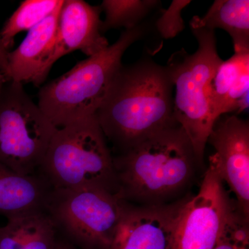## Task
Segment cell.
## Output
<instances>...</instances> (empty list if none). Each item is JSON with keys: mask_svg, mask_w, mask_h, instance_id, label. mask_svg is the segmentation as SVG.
<instances>
[{"mask_svg": "<svg viewBox=\"0 0 249 249\" xmlns=\"http://www.w3.org/2000/svg\"><path fill=\"white\" fill-rule=\"evenodd\" d=\"M173 89L166 67L151 58L122 65L96 114L107 141L119 154L178 124L174 116Z\"/></svg>", "mask_w": 249, "mask_h": 249, "instance_id": "obj_1", "label": "cell"}, {"mask_svg": "<svg viewBox=\"0 0 249 249\" xmlns=\"http://www.w3.org/2000/svg\"><path fill=\"white\" fill-rule=\"evenodd\" d=\"M113 160L118 196L142 206L166 204L186 188L199 164L178 124L142 139Z\"/></svg>", "mask_w": 249, "mask_h": 249, "instance_id": "obj_2", "label": "cell"}, {"mask_svg": "<svg viewBox=\"0 0 249 249\" xmlns=\"http://www.w3.org/2000/svg\"><path fill=\"white\" fill-rule=\"evenodd\" d=\"M149 30L148 23L142 22L123 31L106 50L78 62L65 74L40 88L37 105L55 127L96 115L122 67L124 52Z\"/></svg>", "mask_w": 249, "mask_h": 249, "instance_id": "obj_3", "label": "cell"}, {"mask_svg": "<svg viewBox=\"0 0 249 249\" xmlns=\"http://www.w3.org/2000/svg\"><path fill=\"white\" fill-rule=\"evenodd\" d=\"M38 173L53 189L98 187L117 195L114 160L96 115L57 129Z\"/></svg>", "mask_w": 249, "mask_h": 249, "instance_id": "obj_4", "label": "cell"}, {"mask_svg": "<svg viewBox=\"0 0 249 249\" xmlns=\"http://www.w3.org/2000/svg\"><path fill=\"white\" fill-rule=\"evenodd\" d=\"M191 31L198 42L196 52L191 54L181 49L170 56L165 67L175 88V121L186 132L201 164L214 124L210 107L209 83L223 60L217 53L214 31Z\"/></svg>", "mask_w": 249, "mask_h": 249, "instance_id": "obj_5", "label": "cell"}, {"mask_svg": "<svg viewBox=\"0 0 249 249\" xmlns=\"http://www.w3.org/2000/svg\"><path fill=\"white\" fill-rule=\"evenodd\" d=\"M57 129L24 85L5 83L0 89V163L20 175L37 174Z\"/></svg>", "mask_w": 249, "mask_h": 249, "instance_id": "obj_6", "label": "cell"}, {"mask_svg": "<svg viewBox=\"0 0 249 249\" xmlns=\"http://www.w3.org/2000/svg\"><path fill=\"white\" fill-rule=\"evenodd\" d=\"M125 201L98 187L52 189L47 206L56 229L85 249H109Z\"/></svg>", "mask_w": 249, "mask_h": 249, "instance_id": "obj_7", "label": "cell"}, {"mask_svg": "<svg viewBox=\"0 0 249 249\" xmlns=\"http://www.w3.org/2000/svg\"><path fill=\"white\" fill-rule=\"evenodd\" d=\"M234 209L224 182L210 164L197 194L183 206L170 249H214Z\"/></svg>", "mask_w": 249, "mask_h": 249, "instance_id": "obj_8", "label": "cell"}, {"mask_svg": "<svg viewBox=\"0 0 249 249\" xmlns=\"http://www.w3.org/2000/svg\"><path fill=\"white\" fill-rule=\"evenodd\" d=\"M208 142L215 150L210 157V164L235 195L236 207L249 219V121L235 114L220 116L214 123Z\"/></svg>", "mask_w": 249, "mask_h": 249, "instance_id": "obj_9", "label": "cell"}, {"mask_svg": "<svg viewBox=\"0 0 249 249\" xmlns=\"http://www.w3.org/2000/svg\"><path fill=\"white\" fill-rule=\"evenodd\" d=\"M188 199L142 206L125 201L109 249H170L178 217Z\"/></svg>", "mask_w": 249, "mask_h": 249, "instance_id": "obj_10", "label": "cell"}, {"mask_svg": "<svg viewBox=\"0 0 249 249\" xmlns=\"http://www.w3.org/2000/svg\"><path fill=\"white\" fill-rule=\"evenodd\" d=\"M101 12L100 6H91L83 0H64L59 13L55 41L41 75L42 83L54 63L64 55L80 51L91 57L109 47L101 32Z\"/></svg>", "mask_w": 249, "mask_h": 249, "instance_id": "obj_11", "label": "cell"}, {"mask_svg": "<svg viewBox=\"0 0 249 249\" xmlns=\"http://www.w3.org/2000/svg\"><path fill=\"white\" fill-rule=\"evenodd\" d=\"M62 3L42 22L28 31L19 47L9 52L5 74L7 80L22 85L31 83L36 87L42 84L41 75L55 41Z\"/></svg>", "mask_w": 249, "mask_h": 249, "instance_id": "obj_12", "label": "cell"}, {"mask_svg": "<svg viewBox=\"0 0 249 249\" xmlns=\"http://www.w3.org/2000/svg\"><path fill=\"white\" fill-rule=\"evenodd\" d=\"M249 52L235 53L218 67L210 81L209 99L214 123L220 116L248 109Z\"/></svg>", "mask_w": 249, "mask_h": 249, "instance_id": "obj_13", "label": "cell"}, {"mask_svg": "<svg viewBox=\"0 0 249 249\" xmlns=\"http://www.w3.org/2000/svg\"><path fill=\"white\" fill-rule=\"evenodd\" d=\"M52 189L40 174L20 175L0 163V215L47 211Z\"/></svg>", "mask_w": 249, "mask_h": 249, "instance_id": "obj_14", "label": "cell"}, {"mask_svg": "<svg viewBox=\"0 0 249 249\" xmlns=\"http://www.w3.org/2000/svg\"><path fill=\"white\" fill-rule=\"evenodd\" d=\"M56 231L47 211L9 217L0 227V249H55Z\"/></svg>", "mask_w": 249, "mask_h": 249, "instance_id": "obj_15", "label": "cell"}, {"mask_svg": "<svg viewBox=\"0 0 249 249\" xmlns=\"http://www.w3.org/2000/svg\"><path fill=\"white\" fill-rule=\"evenodd\" d=\"M191 29H222L231 37L235 53L249 52V0H217L203 17L194 16Z\"/></svg>", "mask_w": 249, "mask_h": 249, "instance_id": "obj_16", "label": "cell"}, {"mask_svg": "<svg viewBox=\"0 0 249 249\" xmlns=\"http://www.w3.org/2000/svg\"><path fill=\"white\" fill-rule=\"evenodd\" d=\"M63 0H26L6 20L0 31V41L6 50L14 46L15 37L29 31L50 16Z\"/></svg>", "mask_w": 249, "mask_h": 249, "instance_id": "obj_17", "label": "cell"}, {"mask_svg": "<svg viewBox=\"0 0 249 249\" xmlns=\"http://www.w3.org/2000/svg\"><path fill=\"white\" fill-rule=\"evenodd\" d=\"M160 5V1L157 0H104L100 6L105 13L101 32L104 34L110 29L121 28L127 30L137 27Z\"/></svg>", "mask_w": 249, "mask_h": 249, "instance_id": "obj_18", "label": "cell"}, {"mask_svg": "<svg viewBox=\"0 0 249 249\" xmlns=\"http://www.w3.org/2000/svg\"><path fill=\"white\" fill-rule=\"evenodd\" d=\"M214 249H249V219L234 209Z\"/></svg>", "mask_w": 249, "mask_h": 249, "instance_id": "obj_19", "label": "cell"}, {"mask_svg": "<svg viewBox=\"0 0 249 249\" xmlns=\"http://www.w3.org/2000/svg\"><path fill=\"white\" fill-rule=\"evenodd\" d=\"M188 0H174L167 9H160V16L155 22V27L165 39L175 37L184 29L181 12L191 4Z\"/></svg>", "mask_w": 249, "mask_h": 249, "instance_id": "obj_20", "label": "cell"}, {"mask_svg": "<svg viewBox=\"0 0 249 249\" xmlns=\"http://www.w3.org/2000/svg\"><path fill=\"white\" fill-rule=\"evenodd\" d=\"M9 52L6 50L0 41V71L4 73V76L7 71L9 65Z\"/></svg>", "mask_w": 249, "mask_h": 249, "instance_id": "obj_21", "label": "cell"}, {"mask_svg": "<svg viewBox=\"0 0 249 249\" xmlns=\"http://www.w3.org/2000/svg\"><path fill=\"white\" fill-rule=\"evenodd\" d=\"M55 249H76L73 246L70 245L67 242H58L57 241L56 245H55Z\"/></svg>", "mask_w": 249, "mask_h": 249, "instance_id": "obj_22", "label": "cell"}, {"mask_svg": "<svg viewBox=\"0 0 249 249\" xmlns=\"http://www.w3.org/2000/svg\"><path fill=\"white\" fill-rule=\"evenodd\" d=\"M6 81H7V79H6V76H4L2 72L0 71V89H1Z\"/></svg>", "mask_w": 249, "mask_h": 249, "instance_id": "obj_23", "label": "cell"}]
</instances>
